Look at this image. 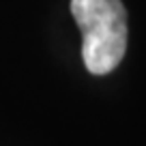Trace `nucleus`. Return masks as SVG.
I'll return each instance as SVG.
<instances>
[{
  "instance_id": "1",
  "label": "nucleus",
  "mask_w": 146,
  "mask_h": 146,
  "mask_svg": "<svg viewBox=\"0 0 146 146\" xmlns=\"http://www.w3.org/2000/svg\"><path fill=\"white\" fill-rule=\"evenodd\" d=\"M82 32V60L92 75L114 71L127 52V11L120 0H71Z\"/></svg>"
}]
</instances>
